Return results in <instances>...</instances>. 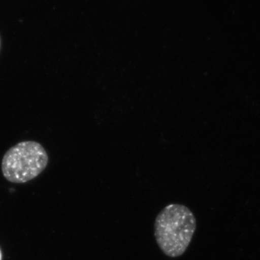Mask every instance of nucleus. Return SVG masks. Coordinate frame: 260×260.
I'll return each mask as SVG.
<instances>
[{
    "instance_id": "obj_1",
    "label": "nucleus",
    "mask_w": 260,
    "mask_h": 260,
    "mask_svg": "<svg viewBox=\"0 0 260 260\" xmlns=\"http://www.w3.org/2000/svg\"><path fill=\"white\" fill-rule=\"evenodd\" d=\"M196 227V218L189 208L184 205L170 204L155 218L154 235L164 254L178 257L187 249Z\"/></svg>"
},
{
    "instance_id": "obj_2",
    "label": "nucleus",
    "mask_w": 260,
    "mask_h": 260,
    "mask_svg": "<svg viewBox=\"0 0 260 260\" xmlns=\"http://www.w3.org/2000/svg\"><path fill=\"white\" fill-rule=\"evenodd\" d=\"M48 162L47 151L40 143L31 140L20 142L5 153L2 172L10 182L23 184L40 175Z\"/></svg>"
},
{
    "instance_id": "obj_3",
    "label": "nucleus",
    "mask_w": 260,
    "mask_h": 260,
    "mask_svg": "<svg viewBox=\"0 0 260 260\" xmlns=\"http://www.w3.org/2000/svg\"><path fill=\"white\" fill-rule=\"evenodd\" d=\"M2 257H3V254H2L1 249H0V260H2Z\"/></svg>"
},
{
    "instance_id": "obj_4",
    "label": "nucleus",
    "mask_w": 260,
    "mask_h": 260,
    "mask_svg": "<svg viewBox=\"0 0 260 260\" xmlns=\"http://www.w3.org/2000/svg\"><path fill=\"white\" fill-rule=\"evenodd\" d=\"M0 47H1V39H0Z\"/></svg>"
}]
</instances>
